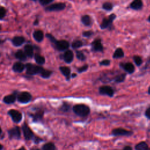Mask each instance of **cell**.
<instances>
[{
    "instance_id": "obj_1",
    "label": "cell",
    "mask_w": 150,
    "mask_h": 150,
    "mask_svg": "<svg viewBox=\"0 0 150 150\" xmlns=\"http://www.w3.org/2000/svg\"><path fill=\"white\" fill-rule=\"evenodd\" d=\"M73 111L77 115L81 117H84L90 114V108L88 106L85 104H76L73 107Z\"/></svg>"
},
{
    "instance_id": "obj_2",
    "label": "cell",
    "mask_w": 150,
    "mask_h": 150,
    "mask_svg": "<svg viewBox=\"0 0 150 150\" xmlns=\"http://www.w3.org/2000/svg\"><path fill=\"white\" fill-rule=\"evenodd\" d=\"M26 69V73L28 76H33L37 74H40L43 67L40 66L35 65L32 63H26L25 64Z\"/></svg>"
},
{
    "instance_id": "obj_3",
    "label": "cell",
    "mask_w": 150,
    "mask_h": 150,
    "mask_svg": "<svg viewBox=\"0 0 150 150\" xmlns=\"http://www.w3.org/2000/svg\"><path fill=\"white\" fill-rule=\"evenodd\" d=\"M117 16L115 13H111L107 18H104L102 20L100 27L101 29H105L111 28L113 21L115 19Z\"/></svg>"
},
{
    "instance_id": "obj_4",
    "label": "cell",
    "mask_w": 150,
    "mask_h": 150,
    "mask_svg": "<svg viewBox=\"0 0 150 150\" xmlns=\"http://www.w3.org/2000/svg\"><path fill=\"white\" fill-rule=\"evenodd\" d=\"M32 99V94L28 91H22L18 93L17 96V100L22 104H27Z\"/></svg>"
},
{
    "instance_id": "obj_5",
    "label": "cell",
    "mask_w": 150,
    "mask_h": 150,
    "mask_svg": "<svg viewBox=\"0 0 150 150\" xmlns=\"http://www.w3.org/2000/svg\"><path fill=\"white\" fill-rule=\"evenodd\" d=\"M66 5L64 2H56L51 4L49 5L46 6L45 11L48 12H57L61 11L65 9Z\"/></svg>"
},
{
    "instance_id": "obj_6",
    "label": "cell",
    "mask_w": 150,
    "mask_h": 150,
    "mask_svg": "<svg viewBox=\"0 0 150 150\" xmlns=\"http://www.w3.org/2000/svg\"><path fill=\"white\" fill-rule=\"evenodd\" d=\"M54 46L57 50L60 52H63L68 50L70 47V43L68 41L66 40H57L54 44Z\"/></svg>"
},
{
    "instance_id": "obj_7",
    "label": "cell",
    "mask_w": 150,
    "mask_h": 150,
    "mask_svg": "<svg viewBox=\"0 0 150 150\" xmlns=\"http://www.w3.org/2000/svg\"><path fill=\"white\" fill-rule=\"evenodd\" d=\"M8 114L11 117L12 121L15 123L20 122L22 120V113L16 110H14V109L9 110L8 111Z\"/></svg>"
},
{
    "instance_id": "obj_8",
    "label": "cell",
    "mask_w": 150,
    "mask_h": 150,
    "mask_svg": "<svg viewBox=\"0 0 150 150\" xmlns=\"http://www.w3.org/2000/svg\"><path fill=\"white\" fill-rule=\"evenodd\" d=\"M98 91L100 94L107 96L112 97L114 95V91L113 88L110 86H102L99 87Z\"/></svg>"
},
{
    "instance_id": "obj_9",
    "label": "cell",
    "mask_w": 150,
    "mask_h": 150,
    "mask_svg": "<svg viewBox=\"0 0 150 150\" xmlns=\"http://www.w3.org/2000/svg\"><path fill=\"white\" fill-rule=\"evenodd\" d=\"M133 134L131 131L127 130L122 128H117L112 130L111 135L113 136H130Z\"/></svg>"
},
{
    "instance_id": "obj_10",
    "label": "cell",
    "mask_w": 150,
    "mask_h": 150,
    "mask_svg": "<svg viewBox=\"0 0 150 150\" xmlns=\"http://www.w3.org/2000/svg\"><path fill=\"white\" fill-rule=\"evenodd\" d=\"M9 138L10 139H19L21 135V129L18 126H15L8 131Z\"/></svg>"
},
{
    "instance_id": "obj_11",
    "label": "cell",
    "mask_w": 150,
    "mask_h": 150,
    "mask_svg": "<svg viewBox=\"0 0 150 150\" xmlns=\"http://www.w3.org/2000/svg\"><path fill=\"white\" fill-rule=\"evenodd\" d=\"M91 50L94 52H103L104 50V47L101 43V40L100 39H94L91 44Z\"/></svg>"
},
{
    "instance_id": "obj_12",
    "label": "cell",
    "mask_w": 150,
    "mask_h": 150,
    "mask_svg": "<svg viewBox=\"0 0 150 150\" xmlns=\"http://www.w3.org/2000/svg\"><path fill=\"white\" fill-rule=\"evenodd\" d=\"M22 129L23 131L24 138L26 140H30L33 137V132L30 127L26 124V123H24L22 125Z\"/></svg>"
},
{
    "instance_id": "obj_13",
    "label": "cell",
    "mask_w": 150,
    "mask_h": 150,
    "mask_svg": "<svg viewBox=\"0 0 150 150\" xmlns=\"http://www.w3.org/2000/svg\"><path fill=\"white\" fill-rule=\"evenodd\" d=\"M18 94V91H14L12 94L5 96L3 98V102L6 104H12L15 102Z\"/></svg>"
},
{
    "instance_id": "obj_14",
    "label": "cell",
    "mask_w": 150,
    "mask_h": 150,
    "mask_svg": "<svg viewBox=\"0 0 150 150\" xmlns=\"http://www.w3.org/2000/svg\"><path fill=\"white\" fill-rule=\"evenodd\" d=\"M119 65L127 73H128L129 74H132V73H133L135 71V66L131 62L120 63Z\"/></svg>"
},
{
    "instance_id": "obj_15",
    "label": "cell",
    "mask_w": 150,
    "mask_h": 150,
    "mask_svg": "<svg viewBox=\"0 0 150 150\" xmlns=\"http://www.w3.org/2000/svg\"><path fill=\"white\" fill-rule=\"evenodd\" d=\"M62 59L66 63H71L74 59V54L71 50H66L62 55Z\"/></svg>"
},
{
    "instance_id": "obj_16",
    "label": "cell",
    "mask_w": 150,
    "mask_h": 150,
    "mask_svg": "<svg viewBox=\"0 0 150 150\" xmlns=\"http://www.w3.org/2000/svg\"><path fill=\"white\" fill-rule=\"evenodd\" d=\"M11 42L14 46L19 47L25 42V38L22 36H16L12 39Z\"/></svg>"
},
{
    "instance_id": "obj_17",
    "label": "cell",
    "mask_w": 150,
    "mask_h": 150,
    "mask_svg": "<svg viewBox=\"0 0 150 150\" xmlns=\"http://www.w3.org/2000/svg\"><path fill=\"white\" fill-rule=\"evenodd\" d=\"M44 115V111L42 109H38L35 113L31 114L30 115L32 117L34 122H38L43 118Z\"/></svg>"
},
{
    "instance_id": "obj_18",
    "label": "cell",
    "mask_w": 150,
    "mask_h": 150,
    "mask_svg": "<svg viewBox=\"0 0 150 150\" xmlns=\"http://www.w3.org/2000/svg\"><path fill=\"white\" fill-rule=\"evenodd\" d=\"M25 69V64L21 62H16L13 63L12 66V70L16 73H21Z\"/></svg>"
},
{
    "instance_id": "obj_19",
    "label": "cell",
    "mask_w": 150,
    "mask_h": 150,
    "mask_svg": "<svg viewBox=\"0 0 150 150\" xmlns=\"http://www.w3.org/2000/svg\"><path fill=\"white\" fill-rule=\"evenodd\" d=\"M143 2L141 0H135L129 4V8L135 11H138L142 8Z\"/></svg>"
},
{
    "instance_id": "obj_20",
    "label": "cell",
    "mask_w": 150,
    "mask_h": 150,
    "mask_svg": "<svg viewBox=\"0 0 150 150\" xmlns=\"http://www.w3.org/2000/svg\"><path fill=\"white\" fill-rule=\"evenodd\" d=\"M59 70L62 74L66 77L67 80H69L71 77V70L69 67L67 66H60Z\"/></svg>"
},
{
    "instance_id": "obj_21",
    "label": "cell",
    "mask_w": 150,
    "mask_h": 150,
    "mask_svg": "<svg viewBox=\"0 0 150 150\" xmlns=\"http://www.w3.org/2000/svg\"><path fill=\"white\" fill-rule=\"evenodd\" d=\"M33 38L38 42H41L44 39V33L41 30H36L33 33Z\"/></svg>"
},
{
    "instance_id": "obj_22",
    "label": "cell",
    "mask_w": 150,
    "mask_h": 150,
    "mask_svg": "<svg viewBox=\"0 0 150 150\" xmlns=\"http://www.w3.org/2000/svg\"><path fill=\"white\" fill-rule=\"evenodd\" d=\"M24 52L26 56L29 58H32L34 56L33 47L30 44H27L24 46Z\"/></svg>"
},
{
    "instance_id": "obj_23",
    "label": "cell",
    "mask_w": 150,
    "mask_h": 150,
    "mask_svg": "<svg viewBox=\"0 0 150 150\" xmlns=\"http://www.w3.org/2000/svg\"><path fill=\"white\" fill-rule=\"evenodd\" d=\"M81 22L84 25L86 26H90L92 24L91 18L88 15H83L81 17Z\"/></svg>"
},
{
    "instance_id": "obj_24",
    "label": "cell",
    "mask_w": 150,
    "mask_h": 150,
    "mask_svg": "<svg viewBox=\"0 0 150 150\" xmlns=\"http://www.w3.org/2000/svg\"><path fill=\"white\" fill-rule=\"evenodd\" d=\"M15 57L20 61H25L27 59V56L25 52L22 50H18L15 53Z\"/></svg>"
},
{
    "instance_id": "obj_25",
    "label": "cell",
    "mask_w": 150,
    "mask_h": 150,
    "mask_svg": "<svg viewBox=\"0 0 150 150\" xmlns=\"http://www.w3.org/2000/svg\"><path fill=\"white\" fill-rule=\"evenodd\" d=\"M124 56V52L122 49L121 47L117 48L112 54V57L114 59H120V58L123 57Z\"/></svg>"
},
{
    "instance_id": "obj_26",
    "label": "cell",
    "mask_w": 150,
    "mask_h": 150,
    "mask_svg": "<svg viewBox=\"0 0 150 150\" xmlns=\"http://www.w3.org/2000/svg\"><path fill=\"white\" fill-rule=\"evenodd\" d=\"M36 63L39 65H43L45 63V58L39 53H35L33 56Z\"/></svg>"
},
{
    "instance_id": "obj_27",
    "label": "cell",
    "mask_w": 150,
    "mask_h": 150,
    "mask_svg": "<svg viewBox=\"0 0 150 150\" xmlns=\"http://www.w3.org/2000/svg\"><path fill=\"white\" fill-rule=\"evenodd\" d=\"M135 150H149L148 144L144 141L137 144L135 146Z\"/></svg>"
},
{
    "instance_id": "obj_28",
    "label": "cell",
    "mask_w": 150,
    "mask_h": 150,
    "mask_svg": "<svg viewBox=\"0 0 150 150\" xmlns=\"http://www.w3.org/2000/svg\"><path fill=\"white\" fill-rule=\"evenodd\" d=\"M52 73H53V71L52 70H47V69H45L43 68V69L42 70L40 75L43 79H48L51 76Z\"/></svg>"
},
{
    "instance_id": "obj_29",
    "label": "cell",
    "mask_w": 150,
    "mask_h": 150,
    "mask_svg": "<svg viewBox=\"0 0 150 150\" xmlns=\"http://www.w3.org/2000/svg\"><path fill=\"white\" fill-rule=\"evenodd\" d=\"M42 150H56V146L52 142H47L45 144L42 148Z\"/></svg>"
},
{
    "instance_id": "obj_30",
    "label": "cell",
    "mask_w": 150,
    "mask_h": 150,
    "mask_svg": "<svg viewBox=\"0 0 150 150\" xmlns=\"http://www.w3.org/2000/svg\"><path fill=\"white\" fill-rule=\"evenodd\" d=\"M126 73H122L121 74H118L114 78V81L117 83H120L124 81L126 78Z\"/></svg>"
},
{
    "instance_id": "obj_31",
    "label": "cell",
    "mask_w": 150,
    "mask_h": 150,
    "mask_svg": "<svg viewBox=\"0 0 150 150\" xmlns=\"http://www.w3.org/2000/svg\"><path fill=\"white\" fill-rule=\"evenodd\" d=\"M76 56L77 59L80 61H84L86 59V57L84 53L80 50L76 51Z\"/></svg>"
},
{
    "instance_id": "obj_32",
    "label": "cell",
    "mask_w": 150,
    "mask_h": 150,
    "mask_svg": "<svg viewBox=\"0 0 150 150\" xmlns=\"http://www.w3.org/2000/svg\"><path fill=\"white\" fill-rule=\"evenodd\" d=\"M102 8L104 10H105V11H110L113 8V5H112V4L111 2H105L103 4Z\"/></svg>"
},
{
    "instance_id": "obj_33",
    "label": "cell",
    "mask_w": 150,
    "mask_h": 150,
    "mask_svg": "<svg viewBox=\"0 0 150 150\" xmlns=\"http://www.w3.org/2000/svg\"><path fill=\"white\" fill-rule=\"evenodd\" d=\"M83 45V43L81 40H76L73 42L71 43V47L74 49H77L78 48H80Z\"/></svg>"
},
{
    "instance_id": "obj_34",
    "label": "cell",
    "mask_w": 150,
    "mask_h": 150,
    "mask_svg": "<svg viewBox=\"0 0 150 150\" xmlns=\"http://www.w3.org/2000/svg\"><path fill=\"white\" fill-rule=\"evenodd\" d=\"M70 108V105L66 102H63L62 105L60 107V110L63 112H67L68 111H69Z\"/></svg>"
},
{
    "instance_id": "obj_35",
    "label": "cell",
    "mask_w": 150,
    "mask_h": 150,
    "mask_svg": "<svg viewBox=\"0 0 150 150\" xmlns=\"http://www.w3.org/2000/svg\"><path fill=\"white\" fill-rule=\"evenodd\" d=\"M133 60L134 63L137 66H140L142 63V59L139 56H137V55L134 56Z\"/></svg>"
},
{
    "instance_id": "obj_36",
    "label": "cell",
    "mask_w": 150,
    "mask_h": 150,
    "mask_svg": "<svg viewBox=\"0 0 150 150\" xmlns=\"http://www.w3.org/2000/svg\"><path fill=\"white\" fill-rule=\"evenodd\" d=\"M88 68V64H84L80 67H78L77 69V71L78 73H83L84 71H86L87 70Z\"/></svg>"
},
{
    "instance_id": "obj_37",
    "label": "cell",
    "mask_w": 150,
    "mask_h": 150,
    "mask_svg": "<svg viewBox=\"0 0 150 150\" xmlns=\"http://www.w3.org/2000/svg\"><path fill=\"white\" fill-rule=\"evenodd\" d=\"M53 2V0H40L39 2L42 6H48Z\"/></svg>"
},
{
    "instance_id": "obj_38",
    "label": "cell",
    "mask_w": 150,
    "mask_h": 150,
    "mask_svg": "<svg viewBox=\"0 0 150 150\" xmlns=\"http://www.w3.org/2000/svg\"><path fill=\"white\" fill-rule=\"evenodd\" d=\"M46 37L50 40V42L52 43V44H54L55 42H56V38L50 33H46Z\"/></svg>"
},
{
    "instance_id": "obj_39",
    "label": "cell",
    "mask_w": 150,
    "mask_h": 150,
    "mask_svg": "<svg viewBox=\"0 0 150 150\" xmlns=\"http://www.w3.org/2000/svg\"><path fill=\"white\" fill-rule=\"evenodd\" d=\"M6 9L3 6H0V20H2L6 16Z\"/></svg>"
},
{
    "instance_id": "obj_40",
    "label": "cell",
    "mask_w": 150,
    "mask_h": 150,
    "mask_svg": "<svg viewBox=\"0 0 150 150\" xmlns=\"http://www.w3.org/2000/svg\"><path fill=\"white\" fill-rule=\"evenodd\" d=\"M110 63H111V61L108 59H103L99 62L100 66H109L110 64Z\"/></svg>"
},
{
    "instance_id": "obj_41",
    "label": "cell",
    "mask_w": 150,
    "mask_h": 150,
    "mask_svg": "<svg viewBox=\"0 0 150 150\" xmlns=\"http://www.w3.org/2000/svg\"><path fill=\"white\" fill-rule=\"evenodd\" d=\"M93 35V32L91 30H87V31H84L82 33V35L84 37L86 38H89L91 36H92Z\"/></svg>"
},
{
    "instance_id": "obj_42",
    "label": "cell",
    "mask_w": 150,
    "mask_h": 150,
    "mask_svg": "<svg viewBox=\"0 0 150 150\" xmlns=\"http://www.w3.org/2000/svg\"><path fill=\"white\" fill-rule=\"evenodd\" d=\"M145 117H146L148 119L150 120V107H148V108L145 110Z\"/></svg>"
},
{
    "instance_id": "obj_43",
    "label": "cell",
    "mask_w": 150,
    "mask_h": 150,
    "mask_svg": "<svg viewBox=\"0 0 150 150\" xmlns=\"http://www.w3.org/2000/svg\"><path fill=\"white\" fill-rule=\"evenodd\" d=\"M122 150H132V147L131 146L127 145V146H124Z\"/></svg>"
},
{
    "instance_id": "obj_44",
    "label": "cell",
    "mask_w": 150,
    "mask_h": 150,
    "mask_svg": "<svg viewBox=\"0 0 150 150\" xmlns=\"http://www.w3.org/2000/svg\"><path fill=\"white\" fill-rule=\"evenodd\" d=\"M77 74L76 73H73V74H71V78H74V77H77Z\"/></svg>"
},
{
    "instance_id": "obj_45",
    "label": "cell",
    "mask_w": 150,
    "mask_h": 150,
    "mask_svg": "<svg viewBox=\"0 0 150 150\" xmlns=\"http://www.w3.org/2000/svg\"><path fill=\"white\" fill-rule=\"evenodd\" d=\"M38 23H39L38 19H36L35 20V21L34 22V23H34V25H38V24H39Z\"/></svg>"
},
{
    "instance_id": "obj_46",
    "label": "cell",
    "mask_w": 150,
    "mask_h": 150,
    "mask_svg": "<svg viewBox=\"0 0 150 150\" xmlns=\"http://www.w3.org/2000/svg\"><path fill=\"white\" fill-rule=\"evenodd\" d=\"M30 150H40V149H39V148H38L33 147V148H31V149H30Z\"/></svg>"
},
{
    "instance_id": "obj_47",
    "label": "cell",
    "mask_w": 150,
    "mask_h": 150,
    "mask_svg": "<svg viewBox=\"0 0 150 150\" xmlns=\"http://www.w3.org/2000/svg\"><path fill=\"white\" fill-rule=\"evenodd\" d=\"M5 42V40H1V39H0V45L4 43Z\"/></svg>"
},
{
    "instance_id": "obj_48",
    "label": "cell",
    "mask_w": 150,
    "mask_h": 150,
    "mask_svg": "<svg viewBox=\"0 0 150 150\" xmlns=\"http://www.w3.org/2000/svg\"><path fill=\"white\" fill-rule=\"evenodd\" d=\"M17 150H26V149L25 148V147H21V148H19V149H17Z\"/></svg>"
},
{
    "instance_id": "obj_49",
    "label": "cell",
    "mask_w": 150,
    "mask_h": 150,
    "mask_svg": "<svg viewBox=\"0 0 150 150\" xmlns=\"http://www.w3.org/2000/svg\"><path fill=\"white\" fill-rule=\"evenodd\" d=\"M148 94H149V95H150V86L148 87Z\"/></svg>"
},
{
    "instance_id": "obj_50",
    "label": "cell",
    "mask_w": 150,
    "mask_h": 150,
    "mask_svg": "<svg viewBox=\"0 0 150 150\" xmlns=\"http://www.w3.org/2000/svg\"><path fill=\"white\" fill-rule=\"evenodd\" d=\"M2 149H3V146H2V145L0 144V150H2Z\"/></svg>"
},
{
    "instance_id": "obj_51",
    "label": "cell",
    "mask_w": 150,
    "mask_h": 150,
    "mask_svg": "<svg viewBox=\"0 0 150 150\" xmlns=\"http://www.w3.org/2000/svg\"><path fill=\"white\" fill-rule=\"evenodd\" d=\"M147 20H148V22H150V15L148 16V19H147Z\"/></svg>"
},
{
    "instance_id": "obj_52",
    "label": "cell",
    "mask_w": 150,
    "mask_h": 150,
    "mask_svg": "<svg viewBox=\"0 0 150 150\" xmlns=\"http://www.w3.org/2000/svg\"><path fill=\"white\" fill-rule=\"evenodd\" d=\"M2 129H1V128L0 127V135H1V134H2Z\"/></svg>"
},
{
    "instance_id": "obj_53",
    "label": "cell",
    "mask_w": 150,
    "mask_h": 150,
    "mask_svg": "<svg viewBox=\"0 0 150 150\" xmlns=\"http://www.w3.org/2000/svg\"><path fill=\"white\" fill-rule=\"evenodd\" d=\"M1 29H2V26H1V25H0V30H1Z\"/></svg>"
}]
</instances>
